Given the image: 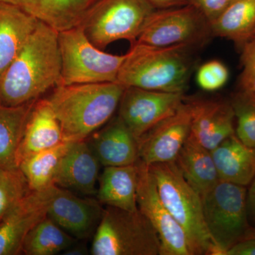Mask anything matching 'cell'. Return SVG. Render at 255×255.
I'll return each instance as SVG.
<instances>
[{
  "label": "cell",
  "mask_w": 255,
  "mask_h": 255,
  "mask_svg": "<svg viewBox=\"0 0 255 255\" xmlns=\"http://www.w3.org/2000/svg\"><path fill=\"white\" fill-rule=\"evenodd\" d=\"M138 162L130 165L105 167L99 178L96 195L101 204L126 211L138 209Z\"/></svg>",
  "instance_id": "ffe728a7"
},
{
  "label": "cell",
  "mask_w": 255,
  "mask_h": 255,
  "mask_svg": "<svg viewBox=\"0 0 255 255\" xmlns=\"http://www.w3.org/2000/svg\"><path fill=\"white\" fill-rule=\"evenodd\" d=\"M194 49L187 45L157 47L133 43L117 82L125 87L184 94L195 63Z\"/></svg>",
  "instance_id": "3957f363"
},
{
  "label": "cell",
  "mask_w": 255,
  "mask_h": 255,
  "mask_svg": "<svg viewBox=\"0 0 255 255\" xmlns=\"http://www.w3.org/2000/svg\"><path fill=\"white\" fill-rule=\"evenodd\" d=\"M158 235L140 210L107 206L92 241L93 255H159Z\"/></svg>",
  "instance_id": "5b68a950"
},
{
  "label": "cell",
  "mask_w": 255,
  "mask_h": 255,
  "mask_svg": "<svg viewBox=\"0 0 255 255\" xmlns=\"http://www.w3.org/2000/svg\"><path fill=\"white\" fill-rule=\"evenodd\" d=\"M246 238H255V228L251 227L245 239H246Z\"/></svg>",
  "instance_id": "8d00e7d4"
},
{
  "label": "cell",
  "mask_w": 255,
  "mask_h": 255,
  "mask_svg": "<svg viewBox=\"0 0 255 255\" xmlns=\"http://www.w3.org/2000/svg\"><path fill=\"white\" fill-rule=\"evenodd\" d=\"M211 152L220 180L250 185L255 177V148L245 145L235 133Z\"/></svg>",
  "instance_id": "44dd1931"
},
{
  "label": "cell",
  "mask_w": 255,
  "mask_h": 255,
  "mask_svg": "<svg viewBox=\"0 0 255 255\" xmlns=\"http://www.w3.org/2000/svg\"><path fill=\"white\" fill-rule=\"evenodd\" d=\"M30 191L27 181L18 167L0 168V221Z\"/></svg>",
  "instance_id": "f1b7e54d"
},
{
  "label": "cell",
  "mask_w": 255,
  "mask_h": 255,
  "mask_svg": "<svg viewBox=\"0 0 255 255\" xmlns=\"http://www.w3.org/2000/svg\"><path fill=\"white\" fill-rule=\"evenodd\" d=\"M47 205V216L76 240L94 236L104 209L98 200L80 197L73 191L53 185L42 191Z\"/></svg>",
  "instance_id": "7c38bea8"
},
{
  "label": "cell",
  "mask_w": 255,
  "mask_h": 255,
  "mask_svg": "<svg viewBox=\"0 0 255 255\" xmlns=\"http://www.w3.org/2000/svg\"><path fill=\"white\" fill-rule=\"evenodd\" d=\"M191 111L190 135L209 150L236 133L234 112L229 99L187 98Z\"/></svg>",
  "instance_id": "5bb4252c"
},
{
  "label": "cell",
  "mask_w": 255,
  "mask_h": 255,
  "mask_svg": "<svg viewBox=\"0 0 255 255\" xmlns=\"http://www.w3.org/2000/svg\"><path fill=\"white\" fill-rule=\"evenodd\" d=\"M125 87L119 82L58 85L47 100L61 127L64 140H87L118 109Z\"/></svg>",
  "instance_id": "7a4b0ae2"
},
{
  "label": "cell",
  "mask_w": 255,
  "mask_h": 255,
  "mask_svg": "<svg viewBox=\"0 0 255 255\" xmlns=\"http://www.w3.org/2000/svg\"><path fill=\"white\" fill-rule=\"evenodd\" d=\"M104 167L136 164L139 161L138 143L119 116L87 141Z\"/></svg>",
  "instance_id": "e0dca14e"
},
{
  "label": "cell",
  "mask_w": 255,
  "mask_h": 255,
  "mask_svg": "<svg viewBox=\"0 0 255 255\" xmlns=\"http://www.w3.org/2000/svg\"><path fill=\"white\" fill-rule=\"evenodd\" d=\"M61 83L58 31L39 21L0 75V105L18 107L41 99Z\"/></svg>",
  "instance_id": "6da1fadb"
},
{
  "label": "cell",
  "mask_w": 255,
  "mask_h": 255,
  "mask_svg": "<svg viewBox=\"0 0 255 255\" xmlns=\"http://www.w3.org/2000/svg\"><path fill=\"white\" fill-rule=\"evenodd\" d=\"M229 76V70L222 61L211 60L198 68L196 81L198 86L204 91L215 92L226 85Z\"/></svg>",
  "instance_id": "f546056e"
},
{
  "label": "cell",
  "mask_w": 255,
  "mask_h": 255,
  "mask_svg": "<svg viewBox=\"0 0 255 255\" xmlns=\"http://www.w3.org/2000/svg\"><path fill=\"white\" fill-rule=\"evenodd\" d=\"M155 9L148 0H99L80 26L92 44L101 50L120 40L132 45Z\"/></svg>",
  "instance_id": "ba28073f"
},
{
  "label": "cell",
  "mask_w": 255,
  "mask_h": 255,
  "mask_svg": "<svg viewBox=\"0 0 255 255\" xmlns=\"http://www.w3.org/2000/svg\"><path fill=\"white\" fill-rule=\"evenodd\" d=\"M18 6L60 32L80 24L99 0H0Z\"/></svg>",
  "instance_id": "d6986e66"
},
{
  "label": "cell",
  "mask_w": 255,
  "mask_h": 255,
  "mask_svg": "<svg viewBox=\"0 0 255 255\" xmlns=\"http://www.w3.org/2000/svg\"><path fill=\"white\" fill-rule=\"evenodd\" d=\"M211 28L212 36L233 41L241 50L255 33V0H233Z\"/></svg>",
  "instance_id": "cb8c5ba5"
},
{
  "label": "cell",
  "mask_w": 255,
  "mask_h": 255,
  "mask_svg": "<svg viewBox=\"0 0 255 255\" xmlns=\"http://www.w3.org/2000/svg\"><path fill=\"white\" fill-rule=\"evenodd\" d=\"M63 142L61 127L49 102L46 98L36 100L28 116L18 149V167L28 156Z\"/></svg>",
  "instance_id": "ac0fdd59"
},
{
  "label": "cell",
  "mask_w": 255,
  "mask_h": 255,
  "mask_svg": "<svg viewBox=\"0 0 255 255\" xmlns=\"http://www.w3.org/2000/svg\"><path fill=\"white\" fill-rule=\"evenodd\" d=\"M100 166L87 140L72 142L58 165L55 185L85 196L97 195Z\"/></svg>",
  "instance_id": "9a60e30c"
},
{
  "label": "cell",
  "mask_w": 255,
  "mask_h": 255,
  "mask_svg": "<svg viewBox=\"0 0 255 255\" xmlns=\"http://www.w3.org/2000/svg\"><path fill=\"white\" fill-rule=\"evenodd\" d=\"M184 94L124 89L119 105V117L138 140L161 122L175 113L185 100Z\"/></svg>",
  "instance_id": "8fae6325"
},
{
  "label": "cell",
  "mask_w": 255,
  "mask_h": 255,
  "mask_svg": "<svg viewBox=\"0 0 255 255\" xmlns=\"http://www.w3.org/2000/svg\"><path fill=\"white\" fill-rule=\"evenodd\" d=\"M253 38H255V33L254 36H253Z\"/></svg>",
  "instance_id": "74e56055"
},
{
  "label": "cell",
  "mask_w": 255,
  "mask_h": 255,
  "mask_svg": "<svg viewBox=\"0 0 255 255\" xmlns=\"http://www.w3.org/2000/svg\"><path fill=\"white\" fill-rule=\"evenodd\" d=\"M46 216V201L43 192L30 191L0 221V255L22 254L28 233Z\"/></svg>",
  "instance_id": "2e32d148"
},
{
  "label": "cell",
  "mask_w": 255,
  "mask_h": 255,
  "mask_svg": "<svg viewBox=\"0 0 255 255\" xmlns=\"http://www.w3.org/2000/svg\"><path fill=\"white\" fill-rule=\"evenodd\" d=\"M148 167L161 201L187 233L196 255H217L206 227L200 194L186 180L175 161Z\"/></svg>",
  "instance_id": "277c9868"
},
{
  "label": "cell",
  "mask_w": 255,
  "mask_h": 255,
  "mask_svg": "<svg viewBox=\"0 0 255 255\" xmlns=\"http://www.w3.org/2000/svg\"><path fill=\"white\" fill-rule=\"evenodd\" d=\"M191 124V107L185 97L175 113L137 140L139 159L147 166L175 161L190 135Z\"/></svg>",
  "instance_id": "4fadbf2b"
},
{
  "label": "cell",
  "mask_w": 255,
  "mask_h": 255,
  "mask_svg": "<svg viewBox=\"0 0 255 255\" xmlns=\"http://www.w3.org/2000/svg\"><path fill=\"white\" fill-rule=\"evenodd\" d=\"M234 112L236 135L248 147L255 148V97L238 89L229 99Z\"/></svg>",
  "instance_id": "83f0119b"
},
{
  "label": "cell",
  "mask_w": 255,
  "mask_h": 255,
  "mask_svg": "<svg viewBox=\"0 0 255 255\" xmlns=\"http://www.w3.org/2000/svg\"><path fill=\"white\" fill-rule=\"evenodd\" d=\"M72 142H62L51 148L28 156L20 162L18 168L26 178L30 190L44 191L54 185L55 176L60 160Z\"/></svg>",
  "instance_id": "484cf974"
},
{
  "label": "cell",
  "mask_w": 255,
  "mask_h": 255,
  "mask_svg": "<svg viewBox=\"0 0 255 255\" xmlns=\"http://www.w3.org/2000/svg\"><path fill=\"white\" fill-rule=\"evenodd\" d=\"M63 253V255H82L88 254L87 249L85 247L81 246H75L74 245L70 247L66 251H64Z\"/></svg>",
  "instance_id": "d590c367"
},
{
  "label": "cell",
  "mask_w": 255,
  "mask_h": 255,
  "mask_svg": "<svg viewBox=\"0 0 255 255\" xmlns=\"http://www.w3.org/2000/svg\"><path fill=\"white\" fill-rule=\"evenodd\" d=\"M248 216L255 222V177L250 184L249 190L247 194Z\"/></svg>",
  "instance_id": "e575fe53"
},
{
  "label": "cell",
  "mask_w": 255,
  "mask_h": 255,
  "mask_svg": "<svg viewBox=\"0 0 255 255\" xmlns=\"http://www.w3.org/2000/svg\"><path fill=\"white\" fill-rule=\"evenodd\" d=\"M212 36L211 24L191 4L155 9L135 43L164 47L187 45L199 48Z\"/></svg>",
  "instance_id": "9c48e42d"
},
{
  "label": "cell",
  "mask_w": 255,
  "mask_h": 255,
  "mask_svg": "<svg viewBox=\"0 0 255 255\" xmlns=\"http://www.w3.org/2000/svg\"><path fill=\"white\" fill-rule=\"evenodd\" d=\"M39 20L10 3L0 1V75L33 33Z\"/></svg>",
  "instance_id": "7402d4cb"
},
{
  "label": "cell",
  "mask_w": 255,
  "mask_h": 255,
  "mask_svg": "<svg viewBox=\"0 0 255 255\" xmlns=\"http://www.w3.org/2000/svg\"><path fill=\"white\" fill-rule=\"evenodd\" d=\"M75 241V238L47 216L28 233L23 244L22 254L58 255L73 246Z\"/></svg>",
  "instance_id": "4316f807"
},
{
  "label": "cell",
  "mask_w": 255,
  "mask_h": 255,
  "mask_svg": "<svg viewBox=\"0 0 255 255\" xmlns=\"http://www.w3.org/2000/svg\"><path fill=\"white\" fill-rule=\"evenodd\" d=\"M156 9H167L188 4V0H148Z\"/></svg>",
  "instance_id": "836d02e7"
},
{
  "label": "cell",
  "mask_w": 255,
  "mask_h": 255,
  "mask_svg": "<svg viewBox=\"0 0 255 255\" xmlns=\"http://www.w3.org/2000/svg\"><path fill=\"white\" fill-rule=\"evenodd\" d=\"M61 83H102L117 82L127 54L105 53L92 44L81 26L58 32Z\"/></svg>",
  "instance_id": "52a82bcc"
},
{
  "label": "cell",
  "mask_w": 255,
  "mask_h": 255,
  "mask_svg": "<svg viewBox=\"0 0 255 255\" xmlns=\"http://www.w3.org/2000/svg\"><path fill=\"white\" fill-rule=\"evenodd\" d=\"M35 102L18 107L0 105V168L18 167V149Z\"/></svg>",
  "instance_id": "d4e9b609"
},
{
  "label": "cell",
  "mask_w": 255,
  "mask_h": 255,
  "mask_svg": "<svg viewBox=\"0 0 255 255\" xmlns=\"http://www.w3.org/2000/svg\"><path fill=\"white\" fill-rule=\"evenodd\" d=\"M137 208L158 235L159 255H196L187 233L164 205L148 166L139 159Z\"/></svg>",
  "instance_id": "30bf717a"
},
{
  "label": "cell",
  "mask_w": 255,
  "mask_h": 255,
  "mask_svg": "<svg viewBox=\"0 0 255 255\" xmlns=\"http://www.w3.org/2000/svg\"><path fill=\"white\" fill-rule=\"evenodd\" d=\"M226 255H255V238H246L230 248Z\"/></svg>",
  "instance_id": "d6a6232c"
},
{
  "label": "cell",
  "mask_w": 255,
  "mask_h": 255,
  "mask_svg": "<svg viewBox=\"0 0 255 255\" xmlns=\"http://www.w3.org/2000/svg\"><path fill=\"white\" fill-rule=\"evenodd\" d=\"M233 0H188V4L192 5L205 16L210 24L216 19L228 7Z\"/></svg>",
  "instance_id": "1f68e13d"
},
{
  "label": "cell",
  "mask_w": 255,
  "mask_h": 255,
  "mask_svg": "<svg viewBox=\"0 0 255 255\" xmlns=\"http://www.w3.org/2000/svg\"><path fill=\"white\" fill-rule=\"evenodd\" d=\"M175 162L186 180L201 196L220 180L211 150L191 135L184 142Z\"/></svg>",
  "instance_id": "603a6c76"
},
{
  "label": "cell",
  "mask_w": 255,
  "mask_h": 255,
  "mask_svg": "<svg viewBox=\"0 0 255 255\" xmlns=\"http://www.w3.org/2000/svg\"><path fill=\"white\" fill-rule=\"evenodd\" d=\"M241 52L243 70L240 75L238 89L255 97V38L246 43Z\"/></svg>",
  "instance_id": "4dcf8cb0"
},
{
  "label": "cell",
  "mask_w": 255,
  "mask_h": 255,
  "mask_svg": "<svg viewBox=\"0 0 255 255\" xmlns=\"http://www.w3.org/2000/svg\"><path fill=\"white\" fill-rule=\"evenodd\" d=\"M246 187L219 180L201 195L206 227L217 255L244 240L252 226L248 221Z\"/></svg>",
  "instance_id": "8992f818"
}]
</instances>
